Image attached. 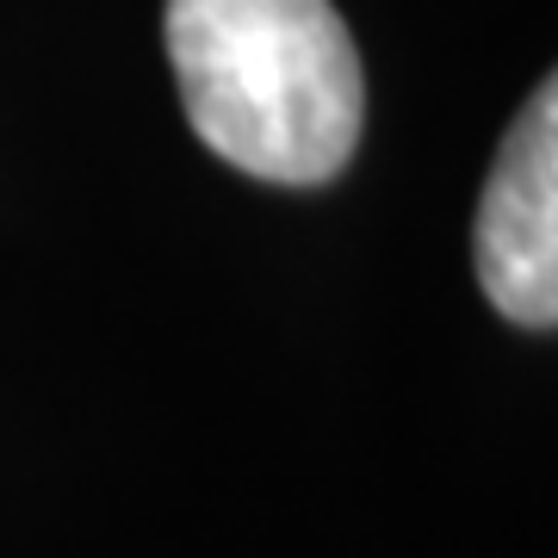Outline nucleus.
Returning a JSON list of instances; mask_svg holds the SVG:
<instances>
[{
  "label": "nucleus",
  "mask_w": 558,
  "mask_h": 558,
  "mask_svg": "<svg viewBox=\"0 0 558 558\" xmlns=\"http://www.w3.org/2000/svg\"><path fill=\"white\" fill-rule=\"evenodd\" d=\"M180 106L211 156L255 180L323 186L366 124V75L329 0H168Z\"/></svg>",
  "instance_id": "f257e3e1"
},
{
  "label": "nucleus",
  "mask_w": 558,
  "mask_h": 558,
  "mask_svg": "<svg viewBox=\"0 0 558 558\" xmlns=\"http://www.w3.org/2000/svg\"><path fill=\"white\" fill-rule=\"evenodd\" d=\"M478 286L509 323H558V87L539 81L478 199Z\"/></svg>",
  "instance_id": "f03ea898"
}]
</instances>
